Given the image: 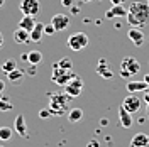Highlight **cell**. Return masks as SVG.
<instances>
[{
  "mask_svg": "<svg viewBox=\"0 0 149 147\" xmlns=\"http://www.w3.org/2000/svg\"><path fill=\"white\" fill-rule=\"evenodd\" d=\"M12 110V103L7 96H3V95H0V112H9Z\"/></svg>",
  "mask_w": 149,
  "mask_h": 147,
  "instance_id": "obj_25",
  "label": "cell"
},
{
  "mask_svg": "<svg viewBox=\"0 0 149 147\" xmlns=\"http://www.w3.org/2000/svg\"><path fill=\"white\" fill-rule=\"evenodd\" d=\"M120 69H122V71H127L130 76H134V74H137L141 71V64H139V61H137L136 58L127 56V58H124V59H122Z\"/></svg>",
  "mask_w": 149,
  "mask_h": 147,
  "instance_id": "obj_7",
  "label": "cell"
},
{
  "mask_svg": "<svg viewBox=\"0 0 149 147\" xmlns=\"http://www.w3.org/2000/svg\"><path fill=\"white\" fill-rule=\"evenodd\" d=\"M14 135V130L10 127H0V140H10Z\"/></svg>",
  "mask_w": 149,
  "mask_h": 147,
  "instance_id": "obj_24",
  "label": "cell"
},
{
  "mask_svg": "<svg viewBox=\"0 0 149 147\" xmlns=\"http://www.w3.org/2000/svg\"><path fill=\"white\" fill-rule=\"evenodd\" d=\"M73 3H74V0H61V5L63 7H68V9L73 7Z\"/></svg>",
  "mask_w": 149,
  "mask_h": 147,
  "instance_id": "obj_29",
  "label": "cell"
},
{
  "mask_svg": "<svg viewBox=\"0 0 149 147\" xmlns=\"http://www.w3.org/2000/svg\"><path fill=\"white\" fill-rule=\"evenodd\" d=\"M24 71L22 69H19V68H15L14 71H10L9 74H7V81L10 83V85H15V86H19L20 83H22V80H24Z\"/></svg>",
  "mask_w": 149,
  "mask_h": 147,
  "instance_id": "obj_17",
  "label": "cell"
},
{
  "mask_svg": "<svg viewBox=\"0 0 149 147\" xmlns=\"http://www.w3.org/2000/svg\"><path fill=\"white\" fill-rule=\"evenodd\" d=\"M125 88H127L129 93H139V92H146L149 86H148V83L142 80V81H127Z\"/></svg>",
  "mask_w": 149,
  "mask_h": 147,
  "instance_id": "obj_16",
  "label": "cell"
},
{
  "mask_svg": "<svg viewBox=\"0 0 149 147\" xmlns=\"http://www.w3.org/2000/svg\"><path fill=\"white\" fill-rule=\"evenodd\" d=\"M36 17H31V15H22V19L19 20V27L24 29V31H27V32H31L32 29L36 27Z\"/></svg>",
  "mask_w": 149,
  "mask_h": 147,
  "instance_id": "obj_18",
  "label": "cell"
},
{
  "mask_svg": "<svg viewBox=\"0 0 149 147\" xmlns=\"http://www.w3.org/2000/svg\"><path fill=\"white\" fill-rule=\"evenodd\" d=\"M26 73L31 74V76H34V74H36V64H29V68H27Z\"/></svg>",
  "mask_w": 149,
  "mask_h": 147,
  "instance_id": "obj_30",
  "label": "cell"
},
{
  "mask_svg": "<svg viewBox=\"0 0 149 147\" xmlns=\"http://www.w3.org/2000/svg\"><path fill=\"white\" fill-rule=\"evenodd\" d=\"M119 120H120V125L124 129H130L132 127V123H134V120L130 117V113L124 107L120 105V108H119Z\"/></svg>",
  "mask_w": 149,
  "mask_h": 147,
  "instance_id": "obj_14",
  "label": "cell"
},
{
  "mask_svg": "<svg viewBox=\"0 0 149 147\" xmlns=\"http://www.w3.org/2000/svg\"><path fill=\"white\" fill-rule=\"evenodd\" d=\"M58 66H59V68H63V69H70V71H71V68H73V63H71V59H68V58H63V59H59V61H58Z\"/></svg>",
  "mask_w": 149,
  "mask_h": 147,
  "instance_id": "obj_26",
  "label": "cell"
},
{
  "mask_svg": "<svg viewBox=\"0 0 149 147\" xmlns=\"http://www.w3.org/2000/svg\"><path fill=\"white\" fill-rule=\"evenodd\" d=\"M122 107L129 112V113H137V112H139V108H141V98L137 96V95L130 93V95H127V96L124 98V101H122Z\"/></svg>",
  "mask_w": 149,
  "mask_h": 147,
  "instance_id": "obj_8",
  "label": "cell"
},
{
  "mask_svg": "<svg viewBox=\"0 0 149 147\" xmlns=\"http://www.w3.org/2000/svg\"><path fill=\"white\" fill-rule=\"evenodd\" d=\"M54 32H56V29L53 27L51 24H46V26H44V36H53Z\"/></svg>",
  "mask_w": 149,
  "mask_h": 147,
  "instance_id": "obj_27",
  "label": "cell"
},
{
  "mask_svg": "<svg viewBox=\"0 0 149 147\" xmlns=\"http://www.w3.org/2000/svg\"><path fill=\"white\" fill-rule=\"evenodd\" d=\"M65 90H66L65 93L70 98H78L81 95V92H83V80L76 74L71 81H68V85L65 86Z\"/></svg>",
  "mask_w": 149,
  "mask_h": 147,
  "instance_id": "obj_6",
  "label": "cell"
},
{
  "mask_svg": "<svg viewBox=\"0 0 149 147\" xmlns=\"http://www.w3.org/2000/svg\"><path fill=\"white\" fill-rule=\"evenodd\" d=\"M14 130L17 132L20 137H27V123H26V119H24V115H17V117H15Z\"/></svg>",
  "mask_w": 149,
  "mask_h": 147,
  "instance_id": "obj_13",
  "label": "cell"
},
{
  "mask_svg": "<svg viewBox=\"0 0 149 147\" xmlns=\"http://www.w3.org/2000/svg\"><path fill=\"white\" fill-rule=\"evenodd\" d=\"M19 10H20L24 15L36 17L37 14H41V2H39V0H20Z\"/></svg>",
  "mask_w": 149,
  "mask_h": 147,
  "instance_id": "obj_5",
  "label": "cell"
},
{
  "mask_svg": "<svg viewBox=\"0 0 149 147\" xmlns=\"http://www.w3.org/2000/svg\"><path fill=\"white\" fill-rule=\"evenodd\" d=\"M66 115H68V120L71 123H78V122H81V119H83V110L81 108H71Z\"/></svg>",
  "mask_w": 149,
  "mask_h": 147,
  "instance_id": "obj_22",
  "label": "cell"
},
{
  "mask_svg": "<svg viewBox=\"0 0 149 147\" xmlns=\"http://www.w3.org/2000/svg\"><path fill=\"white\" fill-rule=\"evenodd\" d=\"M49 115H51V112H49V108H42V110L39 112V117H41V119H47Z\"/></svg>",
  "mask_w": 149,
  "mask_h": 147,
  "instance_id": "obj_28",
  "label": "cell"
},
{
  "mask_svg": "<svg viewBox=\"0 0 149 147\" xmlns=\"http://www.w3.org/2000/svg\"><path fill=\"white\" fill-rule=\"evenodd\" d=\"M0 147H3V146H0Z\"/></svg>",
  "mask_w": 149,
  "mask_h": 147,
  "instance_id": "obj_41",
  "label": "cell"
},
{
  "mask_svg": "<svg viewBox=\"0 0 149 147\" xmlns=\"http://www.w3.org/2000/svg\"><path fill=\"white\" fill-rule=\"evenodd\" d=\"M0 71H2V63H0Z\"/></svg>",
  "mask_w": 149,
  "mask_h": 147,
  "instance_id": "obj_39",
  "label": "cell"
},
{
  "mask_svg": "<svg viewBox=\"0 0 149 147\" xmlns=\"http://www.w3.org/2000/svg\"><path fill=\"white\" fill-rule=\"evenodd\" d=\"M15 68H17V63H15L14 59H7V61L2 63V71H3L5 74H9L10 71H14Z\"/></svg>",
  "mask_w": 149,
  "mask_h": 147,
  "instance_id": "obj_23",
  "label": "cell"
},
{
  "mask_svg": "<svg viewBox=\"0 0 149 147\" xmlns=\"http://www.w3.org/2000/svg\"><path fill=\"white\" fill-rule=\"evenodd\" d=\"M27 63L29 64H41L42 63V53L37 51V49H32L27 53Z\"/></svg>",
  "mask_w": 149,
  "mask_h": 147,
  "instance_id": "obj_21",
  "label": "cell"
},
{
  "mask_svg": "<svg viewBox=\"0 0 149 147\" xmlns=\"http://www.w3.org/2000/svg\"><path fill=\"white\" fill-rule=\"evenodd\" d=\"M127 37L130 39V42L134 44V46H142V42H144V32H142V29H137V27H130L129 32H127Z\"/></svg>",
  "mask_w": 149,
  "mask_h": 147,
  "instance_id": "obj_10",
  "label": "cell"
},
{
  "mask_svg": "<svg viewBox=\"0 0 149 147\" xmlns=\"http://www.w3.org/2000/svg\"><path fill=\"white\" fill-rule=\"evenodd\" d=\"M88 147H98V144H97V142H93V140H92V142H88Z\"/></svg>",
  "mask_w": 149,
  "mask_h": 147,
  "instance_id": "obj_33",
  "label": "cell"
},
{
  "mask_svg": "<svg viewBox=\"0 0 149 147\" xmlns=\"http://www.w3.org/2000/svg\"><path fill=\"white\" fill-rule=\"evenodd\" d=\"M29 34H31V42H41V39H42V36H44V24L37 22L36 27L32 29Z\"/></svg>",
  "mask_w": 149,
  "mask_h": 147,
  "instance_id": "obj_20",
  "label": "cell"
},
{
  "mask_svg": "<svg viewBox=\"0 0 149 147\" xmlns=\"http://www.w3.org/2000/svg\"><path fill=\"white\" fill-rule=\"evenodd\" d=\"M146 2H148V5H149V0H146Z\"/></svg>",
  "mask_w": 149,
  "mask_h": 147,
  "instance_id": "obj_40",
  "label": "cell"
},
{
  "mask_svg": "<svg viewBox=\"0 0 149 147\" xmlns=\"http://www.w3.org/2000/svg\"><path fill=\"white\" fill-rule=\"evenodd\" d=\"M88 42H90V39H88V36L85 34V32H74V34H71V36L68 37V41H66V46L70 47L71 51H74V53H78V51H83L85 47L88 46Z\"/></svg>",
  "mask_w": 149,
  "mask_h": 147,
  "instance_id": "obj_4",
  "label": "cell"
},
{
  "mask_svg": "<svg viewBox=\"0 0 149 147\" xmlns=\"http://www.w3.org/2000/svg\"><path fill=\"white\" fill-rule=\"evenodd\" d=\"M3 90H5V80H0V95L3 93Z\"/></svg>",
  "mask_w": 149,
  "mask_h": 147,
  "instance_id": "obj_32",
  "label": "cell"
},
{
  "mask_svg": "<svg viewBox=\"0 0 149 147\" xmlns=\"http://www.w3.org/2000/svg\"><path fill=\"white\" fill-rule=\"evenodd\" d=\"M144 81L148 83V86H149V74H146V76H144Z\"/></svg>",
  "mask_w": 149,
  "mask_h": 147,
  "instance_id": "obj_35",
  "label": "cell"
},
{
  "mask_svg": "<svg viewBox=\"0 0 149 147\" xmlns=\"http://www.w3.org/2000/svg\"><path fill=\"white\" fill-rule=\"evenodd\" d=\"M3 3H5V0H0V7H2V5H3Z\"/></svg>",
  "mask_w": 149,
  "mask_h": 147,
  "instance_id": "obj_37",
  "label": "cell"
},
{
  "mask_svg": "<svg viewBox=\"0 0 149 147\" xmlns=\"http://www.w3.org/2000/svg\"><path fill=\"white\" fill-rule=\"evenodd\" d=\"M12 37H14V42H17V44H27V42H31V34L20 27H17L14 31Z\"/></svg>",
  "mask_w": 149,
  "mask_h": 147,
  "instance_id": "obj_12",
  "label": "cell"
},
{
  "mask_svg": "<svg viewBox=\"0 0 149 147\" xmlns=\"http://www.w3.org/2000/svg\"><path fill=\"white\" fill-rule=\"evenodd\" d=\"M49 24L56 29V32H59V31H66V29L70 27V17H68L66 14H54Z\"/></svg>",
  "mask_w": 149,
  "mask_h": 147,
  "instance_id": "obj_9",
  "label": "cell"
},
{
  "mask_svg": "<svg viewBox=\"0 0 149 147\" xmlns=\"http://www.w3.org/2000/svg\"><path fill=\"white\" fill-rule=\"evenodd\" d=\"M74 76H76V73L70 71V69H63V68H59L58 63L53 64V74H51V80H53V83H56V85H59V86H66L68 81H71Z\"/></svg>",
  "mask_w": 149,
  "mask_h": 147,
  "instance_id": "obj_3",
  "label": "cell"
},
{
  "mask_svg": "<svg viewBox=\"0 0 149 147\" xmlns=\"http://www.w3.org/2000/svg\"><path fill=\"white\" fill-rule=\"evenodd\" d=\"M148 139H149V135H148Z\"/></svg>",
  "mask_w": 149,
  "mask_h": 147,
  "instance_id": "obj_42",
  "label": "cell"
},
{
  "mask_svg": "<svg viewBox=\"0 0 149 147\" xmlns=\"http://www.w3.org/2000/svg\"><path fill=\"white\" fill-rule=\"evenodd\" d=\"M127 22L130 27H144L149 22V5L148 2H132L127 9Z\"/></svg>",
  "mask_w": 149,
  "mask_h": 147,
  "instance_id": "obj_1",
  "label": "cell"
},
{
  "mask_svg": "<svg viewBox=\"0 0 149 147\" xmlns=\"http://www.w3.org/2000/svg\"><path fill=\"white\" fill-rule=\"evenodd\" d=\"M70 96L66 93H53L49 96V112L51 115H56V117H61V115H66L68 113V103H70Z\"/></svg>",
  "mask_w": 149,
  "mask_h": 147,
  "instance_id": "obj_2",
  "label": "cell"
},
{
  "mask_svg": "<svg viewBox=\"0 0 149 147\" xmlns=\"http://www.w3.org/2000/svg\"><path fill=\"white\" fill-rule=\"evenodd\" d=\"M127 15V9L124 5H113L112 9H109L105 12L107 19H115V17H125Z\"/></svg>",
  "mask_w": 149,
  "mask_h": 147,
  "instance_id": "obj_15",
  "label": "cell"
},
{
  "mask_svg": "<svg viewBox=\"0 0 149 147\" xmlns=\"http://www.w3.org/2000/svg\"><path fill=\"white\" fill-rule=\"evenodd\" d=\"M3 46V34H2V32H0V47Z\"/></svg>",
  "mask_w": 149,
  "mask_h": 147,
  "instance_id": "obj_34",
  "label": "cell"
},
{
  "mask_svg": "<svg viewBox=\"0 0 149 147\" xmlns=\"http://www.w3.org/2000/svg\"><path fill=\"white\" fill-rule=\"evenodd\" d=\"M81 2H83V3H90V2H92V0H81Z\"/></svg>",
  "mask_w": 149,
  "mask_h": 147,
  "instance_id": "obj_36",
  "label": "cell"
},
{
  "mask_svg": "<svg viewBox=\"0 0 149 147\" xmlns=\"http://www.w3.org/2000/svg\"><path fill=\"white\" fill-rule=\"evenodd\" d=\"M95 69H97V73L100 74L102 78H105V80H110L112 76H113V73H112V69H110V64L107 63V59H100V61H98V66H97Z\"/></svg>",
  "mask_w": 149,
  "mask_h": 147,
  "instance_id": "obj_11",
  "label": "cell"
},
{
  "mask_svg": "<svg viewBox=\"0 0 149 147\" xmlns=\"http://www.w3.org/2000/svg\"><path fill=\"white\" fill-rule=\"evenodd\" d=\"M148 115H149V103H148Z\"/></svg>",
  "mask_w": 149,
  "mask_h": 147,
  "instance_id": "obj_38",
  "label": "cell"
},
{
  "mask_svg": "<svg viewBox=\"0 0 149 147\" xmlns=\"http://www.w3.org/2000/svg\"><path fill=\"white\" fill-rule=\"evenodd\" d=\"M110 2H112V5H124L125 0H110Z\"/></svg>",
  "mask_w": 149,
  "mask_h": 147,
  "instance_id": "obj_31",
  "label": "cell"
},
{
  "mask_svg": "<svg viewBox=\"0 0 149 147\" xmlns=\"http://www.w3.org/2000/svg\"><path fill=\"white\" fill-rule=\"evenodd\" d=\"M149 146V139L146 134H142V132H139V134H136L134 137H132V140H130V147H148Z\"/></svg>",
  "mask_w": 149,
  "mask_h": 147,
  "instance_id": "obj_19",
  "label": "cell"
}]
</instances>
